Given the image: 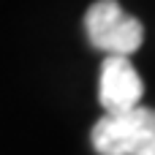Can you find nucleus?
<instances>
[{
  "label": "nucleus",
  "instance_id": "f257e3e1",
  "mask_svg": "<svg viewBox=\"0 0 155 155\" xmlns=\"http://www.w3.org/2000/svg\"><path fill=\"white\" fill-rule=\"evenodd\" d=\"M155 139V109L134 106L128 112L104 114L90 134L98 155H136Z\"/></svg>",
  "mask_w": 155,
  "mask_h": 155
},
{
  "label": "nucleus",
  "instance_id": "f03ea898",
  "mask_svg": "<svg viewBox=\"0 0 155 155\" xmlns=\"http://www.w3.org/2000/svg\"><path fill=\"white\" fill-rule=\"evenodd\" d=\"M84 30L95 49L120 57L134 54L144 41L142 22L123 11L117 0H95L84 16Z\"/></svg>",
  "mask_w": 155,
  "mask_h": 155
},
{
  "label": "nucleus",
  "instance_id": "7ed1b4c3",
  "mask_svg": "<svg viewBox=\"0 0 155 155\" xmlns=\"http://www.w3.org/2000/svg\"><path fill=\"white\" fill-rule=\"evenodd\" d=\"M144 95V82L136 74L134 63L120 54H106L101 63V76H98V101L106 114L128 112L139 106Z\"/></svg>",
  "mask_w": 155,
  "mask_h": 155
},
{
  "label": "nucleus",
  "instance_id": "20e7f679",
  "mask_svg": "<svg viewBox=\"0 0 155 155\" xmlns=\"http://www.w3.org/2000/svg\"><path fill=\"white\" fill-rule=\"evenodd\" d=\"M136 155H155V139L147 144V147H144V150H142V153H136Z\"/></svg>",
  "mask_w": 155,
  "mask_h": 155
}]
</instances>
